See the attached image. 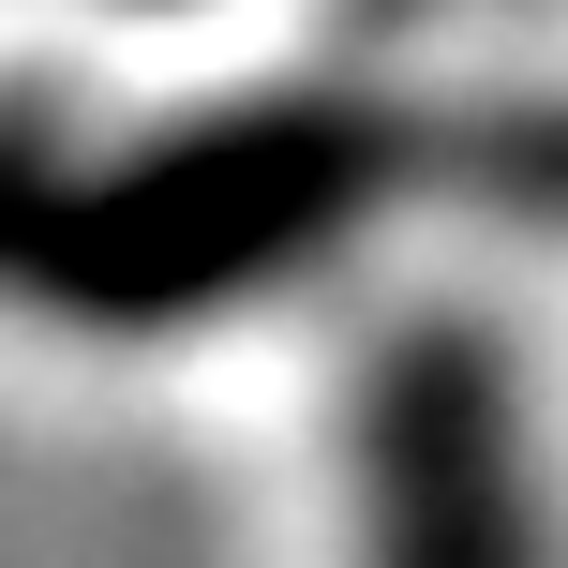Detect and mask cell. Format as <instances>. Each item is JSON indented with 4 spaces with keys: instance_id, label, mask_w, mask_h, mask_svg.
<instances>
[{
    "instance_id": "obj_1",
    "label": "cell",
    "mask_w": 568,
    "mask_h": 568,
    "mask_svg": "<svg viewBox=\"0 0 568 568\" xmlns=\"http://www.w3.org/2000/svg\"><path fill=\"white\" fill-rule=\"evenodd\" d=\"M389 180V120H344V105H240L210 135L150 150L135 180L60 210V284L105 314H195L225 284H255L270 255H314L344 210Z\"/></svg>"
},
{
    "instance_id": "obj_2",
    "label": "cell",
    "mask_w": 568,
    "mask_h": 568,
    "mask_svg": "<svg viewBox=\"0 0 568 568\" xmlns=\"http://www.w3.org/2000/svg\"><path fill=\"white\" fill-rule=\"evenodd\" d=\"M359 494H374V568H539V494H524L509 389L464 344H404L374 374Z\"/></svg>"
}]
</instances>
